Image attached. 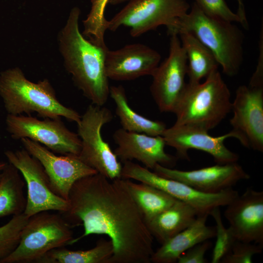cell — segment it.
<instances>
[{
    "mask_svg": "<svg viewBox=\"0 0 263 263\" xmlns=\"http://www.w3.org/2000/svg\"><path fill=\"white\" fill-rule=\"evenodd\" d=\"M68 201V209L59 213L71 227L84 228L69 245L90 235H106L113 247L110 263H150L154 239L123 178L111 180L98 173L81 178Z\"/></svg>",
    "mask_w": 263,
    "mask_h": 263,
    "instance_id": "cell-1",
    "label": "cell"
},
{
    "mask_svg": "<svg viewBox=\"0 0 263 263\" xmlns=\"http://www.w3.org/2000/svg\"><path fill=\"white\" fill-rule=\"evenodd\" d=\"M80 10L73 7L58 33V49L64 66L75 85L92 104L103 106L110 95L105 69L107 47L94 44L80 32Z\"/></svg>",
    "mask_w": 263,
    "mask_h": 263,
    "instance_id": "cell-2",
    "label": "cell"
},
{
    "mask_svg": "<svg viewBox=\"0 0 263 263\" xmlns=\"http://www.w3.org/2000/svg\"><path fill=\"white\" fill-rule=\"evenodd\" d=\"M181 31L191 33L208 48L225 74L233 76L238 73L244 60V36L233 22L207 15L194 2L190 10L168 30L169 35Z\"/></svg>",
    "mask_w": 263,
    "mask_h": 263,
    "instance_id": "cell-3",
    "label": "cell"
},
{
    "mask_svg": "<svg viewBox=\"0 0 263 263\" xmlns=\"http://www.w3.org/2000/svg\"><path fill=\"white\" fill-rule=\"evenodd\" d=\"M0 96L8 114L36 113L43 118L63 117L76 124L81 119L76 111L59 101L48 79L32 82L18 67L0 73Z\"/></svg>",
    "mask_w": 263,
    "mask_h": 263,
    "instance_id": "cell-4",
    "label": "cell"
},
{
    "mask_svg": "<svg viewBox=\"0 0 263 263\" xmlns=\"http://www.w3.org/2000/svg\"><path fill=\"white\" fill-rule=\"evenodd\" d=\"M230 97L218 70L202 83L188 82L173 112L176 116L174 125H189L208 131L231 111Z\"/></svg>",
    "mask_w": 263,
    "mask_h": 263,
    "instance_id": "cell-5",
    "label": "cell"
},
{
    "mask_svg": "<svg viewBox=\"0 0 263 263\" xmlns=\"http://www.w3.org/2000/svg\"><path fill=\"white\" fill-rule=\"evenodd\" d=\"M71 228L59 213L35 214L23 227L16 248L0 263H38L52 249L69 245L74 238Z\"/></svg>",
    "mask_w": 263,
    "mask_h": 263,
    "instance_id": "cell-6",
    "label": "cell"
},
{
    "mask_svg": "<svg viewBox=\"0 0 263 263\" xmlns=\"http://www.w3.org/2000/svg\"><path fill=\"white\" fill-rule=\"evenodd\" d=\"M113 119L111 112L103 106L90 105L77 125L81 147L78 157L98 173L113 180L121 178L122 165L102 136L103 126Z\"/></svg>",
    "mask_w": 263,
    "mask_h": 263,
    "instance_id": "cell-7",
    "label": "cell"
},
{
    "mask_svg": "<svg viewBox=\"0 0 263 263\" xmlns=\"http://www.w3.org/2000/svg\"><path fill=\"white\" fill-rule=\"evenodd\" d=\"M187 0H131L107 24V30L115 31L123 26L138 37L158 26L170 29L175 20L188 12Z\"/></svg>",
    "mask_w": 263,
    "mask_h": 263,
    "instance_id": "cell-8",
    "label": "cell"
},
{
    "mask_svg": "<svg viewBox=\"0 0 263 263\" xmlns=\"http://www.w3.org/2000/svg\"><path fill=\"white\" fill-rule=\"evenodd\" d=\"M121 178L133 179L157 188L192 207L198 215H209L214 208L226 206L239 195L238 191L232 188L217 193L202 192L183 182L163 177L131 161L124 162Z\"/></svg>",
    "mask_w": 263,
    "mask_h": 263,
    "instance_id": "cell-9",
    "label": "cell"
},
{
    "mask_svg": "<svg viewBox=\"0 0 263 263\" xmlns=\"http://www.w3.org/2000/svg\"><path fill=\"white\" fill-rule=\"evenodd\" d=\"M5 124L7 131L15 140L27 138L60 155H78L80 152L79 137L69 130L61 118L40 120L30 115L7 114Z\"/></svg>",
    "mask_w": 263,
    "mask_h": 263,
    "instance_id": "cell-10",
    "label": "cell"
},
{
    "mask_svg": "<svg viewBox=\"0 0 263 263\" xmlns=\"http://www.w3.org/2000/svg\"><path fill=\"white\" fill-rule=\"evenodd\" d=\"M4 154L8 163L20 172L27 188L24 214L30 217L46 211H66L68 201L56 195L51 189L48 177L40 162L24 149L7 150Z\"/></svg>",
    "mask_w": 263,
    "mask_h": 263,
    "instance_id": "cell-11",
    "label": "cell"
},
{
    "mask_svg": "<svg viewBox=\"0 0 263 263\" xmlns=\"http://www.w3.org/2000/svg\"><path fill=\"white\" fill-rule=\"evenodd\" d=\"M169 51L167 58L159 64L151 75L150 90L161 112L173 113L187 86L188 61L185 51L178 35H169Z\"/></svg>",
    "mask_w": 263,
    "mask_h": 263,
    "instance_id": "cell-12",
    "label": "cell"
},
{
    "mask_svg": "<svg viewBox=\"0 0 263 263\" xmlns=\"http://www.w3.org/2000/svg\"><path fill=\"white\" fill-rule=\"evenodd\" d=\"M230 131L244 147L263 151V86H240L231 105Z\"/></svg>",
    "mask_w": 263,
    "mask_h": 263,
    "instance_id": "cell-13",
    "label": "cell"
},
{
    "mask_svg": "<svg viewBox=\"0 0 263 263\" xmlns=\"http://www.w3.org/2000/svg\"><path fill=\"white\" fill-rule=\"evenodd\" d=\"M20 141L24 149L42 166L52 190L67 201L70 191L76 181L97 173L77 155H57L42 145L29 139L22 138Z\"/></svg>",
    "mask_w": 263,
    "mask_h": 263,
    "instance_id": "cell-14",
    "label": "cell"
},
{
    "mask_svg": "<svg viewBox=\"0 0 263 263\" xmlns=\"http://www.w3.org/2000/svg\"><path fill=\"white\" fill-rule=\"evenodd\" d=\"M166 178L183 182L206 193H214L231 188L250 175L237 162L219 164L192 170H180L157 164L153 169Z\"/></svg>",
    "mask_w": 263,
    "mask_h": 263,
    "instance_id": "cell-15",
    "label": "cell"
},
{
    "mask_svg": "<svg viewBox=\"0 0 263 263\" xmlns=\"http://www.w3.org/2000/svg\"><path fill=\"white\" fill-rule=\"evenodd\" d=\"M166 145L174 148L178 155L188 159V151L195 149L206 152L211 155L219 164L237 162L239 155L228 149L224 144L225 140L233 137L231 132L214 137L208 131L194 126L186 125H173L166 128L162 134Z\"/></svg>",
    "mask_w": 263,
    "mask_h": 263,
    "instance_id": "cell-16",
    "label": "cell"
},
{
    "mask_svg": "<svg viewBox=\"0 0 263 263\" xmlns=\"http://www.w3.org/2000/svg\"><path fill=\"white\" fill-rule=\"evenodd\" d=\"M225 207L224 216L234 238L263 246V192L248 188Z\"/></svg>",
    "mask_w": 263,
    "mask_h": 263,
    "instance_id": "cell-17",
    "label": "cell"
},
{
    "mask_svg": "<svg viewBox=\"0 0 263 263\" xmlns=\"http://www.w3.org/2000/svg\"><path fill=\"white\" fill-rule=\"evenodd\" d=\"M160 60V54L145 44H128L116 50L107 51L105 72L109 79L116 81H128L143 76H151Z\"/></svg>",
    "mask_w": 263,
    "mask_h": 263,
    "instance_id": "cell-18",
    "label": "cell"
},
{
    "mask_svg": "<svg viewBox=\"0 0 263 263\" xmlns=\"http://www.w3.org/2000/svg\"><path fill=\"white\" fill-rule=\"evenodd\" d=\"M113 138L117 145L113 151L123 162L134 159L152 170L157 164L169 167L176 163L175 157L166 152V145L162 136H151L120 128L115 131Z\"/></svg>",
    "mask_w": 263,
    "mask_h": 263,
    "instance_id": "cell-19",
    "label": "cell"
},
{
    "mask_svg": "<svg viewBox=\"0 0 263 263\" xmlns=\"http://www.w3.org/2000/svg\"><path fill=\"white\" fill-rule=\"evenodd\" d=\"M209 215H197L188 227L166 241L150 258L154 263H174L186 251L195 244L215 237L216 228L207 225Z\"/></svg>",
    "mask_w": 263,
    "mask_h": 263,
    "instance_id": "cell-20",
    "label": "cell"
},
{
    "mask_svg": "<svg viewBox=\"0 0 263 263\" xmlns=\"http://www.w3.org/2000/svg\"><path fill=\"white\" fill-rule=\"evenodd\" d=\"M198 215L188 205L177 200L147 222L149 231L161 244L191 225Z\"/></svg>",
    "mask_w": 263,
    "mask_h": 263,
    "instance_id": "cell-21",
    "label": "cell"
},
{
    "mask_svg": "<svg viewBox=\"0 0 263 263\" xmlns=\"http://www.w3.org/2000/svg\"><path fill=\"white\" fill-rule=\"evenodd\" d=\"M110 96L115 105V113L122 129L151 136H162L166 129L162 122L148 119L137 113L130 107L123 86L110 87Z\"/></svg>",
    "mask_w": 263,
    "mask_h": 263,
    "instance_id": "cell-22",
    "label": "cell"
},
{
    "mask_svg": "<svg viewBox=\"0 0 263 263\" xmlns=\"http://www.w3.org/2000/svg\"><path fill=\"white\" fill-rule=\"evenodd\" d=\"M177 35L187 58L188 83L200 82L218 70L219 64L214 55L193 34L181 31Z\"/></svg>",
    "mask_w": 263,
    "mask_h": 263,
    "instance_id": "cell-23",
    "label": "cell"
},
{
    "mask_svg": "<svg viewBox=\"0 0 263 263\" xmlns=\"http://www.w3.org/2000/svg\"><path fill=\"white\" fill-rule=\"evenodd\" d=\"M25 185L19 171L7 163L0 172V218L24 212L26 204Z\"/></svg>",
    "mask_w": 263,
    "mask_h": 263,
    "instance_id": "cell-24",
    "label": "cell"
},
{
    "mask_svg": "<svg viewBox=\"0 0 263 263\" xmlns=\"http://www.w3.org/2000/svg\"><path fill=\"white\" fill-rule=\"evenodd\" d=\"M124 180L146 223L177 200L153 186L139 182L138 183L133 182L131 179Z\"/></svg>",
    "mask_w": 263,
    "mask_h": 263,
    "instance_id": "cell-25",
    "label": "cell"
},
{
    "mask_svg": "<svg viewBox=\"0 0 263 263\" xmlns=\"http://www.w3.org/2000/svg\"><path fill=\"white\" fill-rule=\"evenodd\" d=\"M113 254L110 239H100L93 248L71 250L63 247L48 252L38 263H110Z\"/></svg>",
    "mask_w": 263,
    "mask_h": 263,
    "instance_id": "cell-26",
    "label": "cell"
},
{
    "mask_svg": "<svg viewBox=\"0 0 263 263\" xmlns=\"http://www.w3.org/2000/svg\"><path fill=\"white\" fill-rule=\"evenodd\" d=\"M110 0H91V8L86 18L83 20L82 35L94 44L106 47L105 34L108 20L105 11Z\"/></svg>",
    "mask_w": 263,
    "mask_h": 263,
    "instance_id": "cell-27",
    "label": "cell"
},
{
    "mask_svg": "<svg viewBox=\"0 0 263 263\" xmlns=\"http://www.w3.org/2000/svg\"><path fill=\"white\" fill-rule=\"evenodd\" d=\"M28 218L23 213L13 216L7 223L0 226V262L17 246L21 231Z\"/></svg>",
    "mask_w": 263,
    "mask_h": 263,
    "instance_id": "cell-28",
    "label": "cell"
},
{
    "mask_svg": "<svg viewBox=\"0 0 263 263\" xmlns=\"http://www.w3.org/2000/svg\"><path fill=\"white\" fill-rule=\"evenodd\" d=\"M209 215L212 216L216 223L215 237H216L211 262L218 263H220L235 239L229 228H225L222 222L220 207L214 208Z\"/></svg>",
    "mask_w": 263,
    "mask_h": 263,
    "instance_id": "cell-29",
    "label": "cell"
},
{
    "mask_svg": "<svg viewBox=\"0 0 263 263\" xmlns=\"http://www.w3.org/2000/svg\"><path fill=\"white\" fill-rule=\"evenodd\" d=\"M263 245L235 239L223 257L222 263H251L255 255L262 252Z\"/></svg>",
    "mask_w": 263,
    "mask_h": 263,
    "instance_id": "cell-30",
    "label": "cell"
},
{
    "mask_svg": "<svg viewBox=\"0 0 263 263\" xmlns=\"http://www.w3.org/2000/svg\"><path fill=\"white\" fill-rule=\"evenodd\" d=\"M194 2L205 14L210 17L241 23L238 15L232 11L225 0H195Z\"/></svg>",
    "mask_w": 263,
    "mask_h": 263,
    "instance_id": "cell-31",
    "label": "cell"
},
{
    "mask_svg": "<svg viewBox=\"0 0 263 263\" xmlns=\"http://www.w3.org/2000/svg\"><path fill=\"white\" fill-rule=\"evenodd\" d=\"M211 243L206 240L195 244L183 253L178 259V263H206L205 258L207 251L211 246Z\"/></svg>",
    "mask_w": 263,
    "mask_h": 263,
    "instance_id": "cell-32",
    "label": "cell"
},
{
    "mask_svg": "<svg viewBox=\"0 0 263 263\" xmlns=\"http://www.w3.org/2000/svg\"><path fill=\"white\" fill-rule=\"evenodd\" d=\"M263 28L259 40V56L255 71L252 76L249 83L255 85H263Z\"/></svg>",
    "mask_w": 263,
    "mask_h": 263,
    "instance_id": "cell-33",
    "label": "cell"
},
{
    "mask_svg": "<svg viewBox=\"0 0 263 263\" xmlns=\"http://www.w3.org/2000/svg\"><path fill=\"white\" fill-rule=\"evenodd\" d=\"M238 4V8L236 14L241 19V24L245 29L248 28V24L246 18L244 0H236Z\"/></svg>",
    "mask_w": 263,
    "mask_h": 263,
    "instance_id": "cell-34",
    "label": "cell"
},
{
    "mask_svg": "<svg viewBox=\"0 0 263 263\" xmlns=\"http://www.w3.org/2000/svg\"><path fill=\"white\" fill-rule=\"evenodd\" d=\"M131 0H110L109 3L112 5H116Z\"/></svg>",
    "mask_w": 263,
    "mask_h": 263,
    "instance_id": "cell-35",
    "label": "cell"
},
{
    "mask_svg": "<svg viewBox=\"0 0 263 263\" xmlns=\"http://www.w3.org/2000/svg\"><path fill=\"white\" fill-rule=\"evenodd\" d=\"M6 164H7V163L5 162H3V161L0 162V172L3 169V168L5 167Z\"/></svg>",
    "mask_w": 263,
    "mask_h": 263,
    "instance_id": "cell-36",
    "label": "cell"
}]
</instances>
